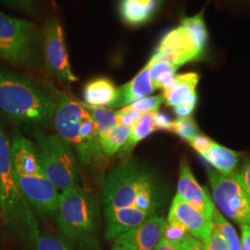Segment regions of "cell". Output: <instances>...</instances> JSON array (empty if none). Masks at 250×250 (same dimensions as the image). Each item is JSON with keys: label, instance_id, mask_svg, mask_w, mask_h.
Instances as JSON below:
<instances>
[{"label": "cell", "instance_id": "obj_1", "mask_svg": "<svg viewBox=\"0 0 250 250\" xmlns=\"http://www.w3.org/2000/svg\"><path fill=\"white\" fill-rule=\"evenodd\" d=\"M102 205L105 237L112 240L158 216L162 195L151 172L137 162L126 161L116 165L104 179Z\"/></svg>", "mask_w": 250, "mask_h": 250}, {"label": "cell", "instance_id": "obj_2", "mask_svg": "<svg viewBox=\"0 0 250 250\" xmlns=\"http://www.w3.org/2000/svg\"><path fill=\"white\" fill-rule=\"evenodd\" d=\"M13 176L21 194L31 208L43 215L56 214L59 189L45 176L35 144L21 133L10 142Z\"/></svg>", "mask_w": 250, "mask_h": 250}, {"label": "cell", "instance_id": "obj_3", "mask_svg": "<svg viewBox=\"0 0 250 250\" xmlns=\"http://www.w3.org/2000/svg\"><path fill=\"white\" fill-rule=\"evenodd\" d=\"M58 101L29 79L0 70V112L17 124L37 125L55 115Z\"/></svg>", "mask_w": 250, "mask_h": 250}, {"label": "cell", "instance_id": "obj_4", "mask_svg": "<svg viewBox=\"0 0 250 250\" xmlns=\"http://www.w3.org/2000/svg\"><path fill=\"white\" fill-rule=\"evenodd\" d=\"M57 133L70 145L83 165H94L104 160L97 125L85 104L62 96L54 115Z\"/></svg>", "mask_w": 250, "mask_h": 250}, {"label": "cell", "instance_id": "obj_5", "mask_svg": "<svg viewBox=\"0 0 250 250\" xmlns=\"http://www.w3.org/2000/svg\"><path fill=\"white\" fill-rule=\"evenodd\" d=\"M55 215L66 238L72 242H92L97 226L96 208L91 197L78 185L60 195Z\"/></svg>", "mask_w": 250, "mask_h": 250}, {"label": "cell", "instance_id": "obj_6", "mask_svg": "<svg viewBox=\"0 0 250 250\" xmlns=\"http://www.w3.org/2000/svg\"><path fill=\"white\" fill-rule=\"evenodd\" d=\"M35 146L45 176L55 188L64 191L78 185L80 174L75 154L59 134L38 133Z\"/></svg>", "mask_w": 250, "mask_h": 250}, {"label": "cell", "instance_id": "obj_7", "mask_svg": "<svg viewBox=\"0 0 250 250\" xmlns=\"http://www.w3.org/2000/svg\"><path fill=\"white\" fill-rule=\"evenodd\" d=\"M0 185L3 194L2 219L8 225L21 222L28 234L39 230L36 218L26 199L21 194L13 176L11 148L8 135L0 126Z\"/></svg>", "mask_w": 250, "mask_h": 250}, {"label": "cell", "instance_id": "obj_8", "mask_svg": "<svg viewBox=\"0 0 250 250\" xmlns=\"http://www.w3.org/2000/svg\"><path fill=\"white\" fill-rule=\"evenodd\" d=\"M215 207L220 212L238 224L250 226V192L243 184L238 172L224 175L208 169Z\"/></svg>", "mask_w": 250, "mask_h": 250}, {"label": "cell", "instance_id": "obj_9", "mask_svg": "<svg viewBox=\"0 0 250 250\" xmlns=\"http://www.w3.org/2000/svg\"><path fill=\"white\" fill-rule=\"evenodd\" d=\"M36 40V29L32 22L0 11V59L16 65L31 64Z\"/></svg>", "mask_w": 250, "mask_h": 250}, {"label": "cell", "instance_id": "obj_10", "mask_svg": "<svg viewBox=\"0 0 250 250\" xmlns=\"http://www.w3.org/2000/svg\"><path fill=\"white\" fill-rule=\"evenodd\" d=\"M153 55L170 63L178 70L187 63L204 59L206 51L198 46L188 30L180 25L170 30L161 38Z\"/></svg>", "mask_w": 250, "mask_h": 250}, {"label": "cell", "instance_id": "obj_11", "mask_svg": "<svg viewBox=\"0 0 250 250\" xmlns=\"http://www.w3.org/2000/svg\"><path fill=\"white\" fill-rule=\"evenodd\" d=\"M44 55L45 66L53 76L68 83L77 81L69 61L62 27L57 18L49 20L45 24Z\"/></svg>", "mask_w": 250, "mask_h": 250}, {"label": "cell", "instance_id": "obj_12", "mask_svg": "<svg viewBox=\"0 0 250 250\" xmlns=\"http://www.w3.org/2000/svg\"><path fill=\"white\" fill-rule=\"evenodd\" d=\"M167 221H176L183 224L188 229L189 234L203 243L204 246L208 241L213 229L211 218L188 204L178 195L171 202Z\"/></svg>", "mask_w": 250, "mask_h": 250}, {"label": "cell", "instance_id": "obj_13", "mask_svg": "<svg viewBox=\"0 0 250 250\" xmlns=\"http://www.w3.org/2000/svg\"><path fill=\"white\" fill-rule=\"evenodd\" d=\"M167 221L161 216L152 217L133 229L118 235L117 246L131 250H154L162 238Z\"/></svg>", "mask_w": 250, "mask_h": 250}, {"label": "cell", "instance_id": "obj_14", "mask_svg": "<svg viewBox=\"0 0 250 250\" xmlns=\"http://www.w3.org/2000/svg\"><path fill=\"white\" fill-rule=\"evenodd\" d=\"M177 195L197 210L212 219L214 203L208 195V189L197 183L186 160L182 161L180 166Z\"/></svg>", "mask_w": 250, "mask_h": 250}, {"label": "cell", "instance_id": "obj_15", "mask_svg": "<svg viewBox=\"0 0 250 250\" xmlns=\"http://www.w3.org/2000/svg\"><path fill=\"white\" fill-rule=\"evenodd\" d=\"M199 75L196 72L176 74L170 88L163 91L164 102L168 107H178L188 103H197V86Z\"/></svg>", "mask_w": 250, "mask_h": 250}, {"label": "cell", "instance_id": "obj_16", "mask_svg": "<svg viewBox=\"0 0 250 250\" xmlns=\"http://www.w3.org/2000/svg\"><path fill=\"white\" fill-rule=\"evenodd\" d=\"M154 91L149 66L146 64L132 80L118 88V98L112 108L129 106L139 99L148 97Z\"/></svg>", "mask_w": 250, "mask_h": 250}, {"label": "cell", "instance_id": "obj_17", "mask_svg": "<svg viewBox=\"0 0 250 250\" xmlns=\"http://www.w3.org/2000/svg\"><path fill=\"white\" fill-rule=\"evenodd\" d=\"M162 0H121V18L130 26H139L148 22L161 8Z\"/></svg>", "mask_w": 250, "mask_h": 250}, {"label": "cell", "instance_id": "obj_18", "mask_svg": "<svg viewBox=\"0 0 250 250\" xmlns=\"http://www.w3.org/2000/svg\"><path fill=\"white\" fill-rule=\"evenodd\" d=\"M83 98L91 107L112 108L118 98V88L114 83L106 77H99L85 83Z\"/></svg>", "mask_w": 250, "mask_h": 250}, {"label": "cell", "instance_id": "obj_19", "mask_svg": "<svg viewBox=\"0 0 250 250\" xmlns=\"http://www.w3.org/2000/svg\"><path fill=\"white\" fill-rule=\"evenodd\" d=\"M202 157L220 173H223L224 175H231L236 173L241 159V154L213 142L209 150Z\"/></svg>", "mask_w": 250, "mask_h": 250}, {"label": "cell", "instance_id": "obj_20", "mask_svg": "<svg viewBox=\"0 0 250 250\" xmlns=\"http://www.w3.org/2000/svg\"><path fill=\"white\" fill-rule=\"evenodd\" d=\"M155 114L156 112L144 113L131 127V133L129 134V137L125 146L119 151L121 158H126V156H129L137 144L147 137L153 132L157 131L155 124Z\"/></svg>", "mask_w": 250, "mask_h": 250}, {"label": "cell", "instance_id": "obj_21", "mask_svg": "<svg viewBox=\"0 0 250 250\" xmlns=\"http://www.w3.org/2000/svg\"><path fill=\"white\" fill-rule=\"evenodd\" d=\"M149 73L155 90L168 89L174 83L177 69L160 58L153 55L149 62Z\"/></svg>", "mask_w": 250, "mask_h": 250}, {"label": "cell", "instance_id": "obj_22", "mask_svg": "<svg viewBox=\"0 0 250 250\" xmlns=\"http://www.w3.org/2000/svg\"><path fill=\"white\" fill-rule=\"evenodd\" d=\"M130 133L131 127L118 125L110 132L101 136L99 143L104 155L111 157L120 151L126 143Z\"/></svg>", "mask_w": 250, "mask_h": 250}, {"label": "cell", "instance_id": "obj_23", "mask_svg": "<svg viewBox=\"0 0 250 250\" xmlns=\"http://www.w3.org/2000/svg\"><path fill=\"white\" fill-rule=\"evenodd\" d=\"M181 25L185 27L190 35L193 36L198 46L207 52L208 34L206 26L203 10L193 17H184L182 19Z\"/></svg>", "mask_w": 250, "mask_h": 250}, {"label": "cell", "instance_id": "obj_24", "mask_svg": "<svg viewBox=\"0 0 250 250\" xmlns=\"http://www.w3.org/2000/svg\"><path fill=\"white\" fill-rule=\"evenodd\" d=\"M212 223L213 227L216 228L217 231L224 237L229 250H243L241 241L239 240L234 228L232 227V224H229L226 221L224 215L219 211V209L216 207L212 213Z\"/></svg>", "mask_w": 250, "mask_h": 250}, {"label": "cell", "instance_id": "obj_25", "mask_svg": "<svg viewBox=\"0 0 250 250\" xmlns=\"http://www.w3.org/2000/svg\"><path fill=\"white\" fill-rule=\"evenodd\" d=\"M95 124L97 125L99 138L110 132L118 125L116 114L111 108L104 107H91L85 104Z\"/></svg>", "mask_w": 250, "mask_h": 250}, {"label": "cell", "instance_id": "obj_26", "mask_svg": "<svg viewBox=\"0 0 250 250\" xmlns=\"http://www.w3.org/2000/svg\"><path fill=\"white\" fill-rule=\"evenodd\" d=\"M29 237L34 243L35 250H74L67 242L55 236L43 234L40 230L29 235Z\"/></svg>", "mask_w": 250, "mask_h": 250}, {"label": "cell", "instance_id": "obj_27", "mask_svg": "<svg viewBox=\"0 0 250 250\" xmlns=\"http://www.w3.org/2000/svg\"><path fill=\"white\" fill-rule=\"evenodd\" d=\"M169 132L177 134L178 136L189 142L198 134V128L193 118L190 116L185 117L177 118L176 120L172 121Z\"/></svg>", "mask_w": 250, "mask_h": 250}, {"label": "cell", "instance_id": "obj_28", "mask_svg": "<svg viewBox=\"0 0 250 250\" xmlns=\"http://www.w3.org/2000/svg\"><path fill=\"white\" fill-rule=\"evenodd\" d=\"M163 102H164V97L162 94V95L146 97V98L139 99L127 107H130L134 111L144 114L148 112H158Z\"/></svg>", "mask_w": 250, "mask_h": 250}, {"label": "cell", "instance_id": "obj_29", "mask_svg": "<svg viewBox=\"0 0 250 250\" xmlns=\"http://www.w3.org/2000/svg\"><path fill=\"white\" fill-rule=\"evenodd\" d=\"M189 234L188 229L176 221H167L162 238L171 243H182Z\"/></svg>", "mask_w": 250, "mask_h": 250}, {"label": "cell", "instance_id": "obj_30", "mask_svg": "<svg viewBox=\"0 0 250 250\" xmlns=\"http://www.w3.org/2000/svg\"><path fill=\"white\" fill-rule=\"evenodd\" d=\"M115 114H116L118 125H125L128 127H132L135 124V122L142 115L141 113L134 111L127 106L116 111Z\"/></svg>", "mask_w": 250, "mask_h": 250}, {"label": "cell", "instance_id": "obj_31", "mask_svg": "<svg viewBox=\"0 0 250 250\" xmlns=\"http://www.w3.org/2000/svg\"><path fill=\"white\" fill-rule=\"evenodd\" d=\"M214 141L209 139L208 136L203 134H197L192 140H190L188 143L191 145V146L201 156H203L209 150L211 145Z\"/></svg>", "mask_w": 250, "mask_h": 250}, {"label": "cell", "instance_id": "obj_32", "mask_svg": "<svg viewBox=\"0 0 250 250\" xmlns=\"http://www.w3.org/2000/svg\"><path fill=\"white\" fill-rule=\"evenodd\" d=\"M207 250H229L226 242L222 236V234L213 227L210 233L209 239L205 245Z\"/></svg>", "mask_w": 250, "mask_h": 250}, {"label": "cell", "instance_id": "obj_33", "mask_svg": "<svg viewBox=\"0 0 250 250\" xmlns=\"http://www.w3.org/2000/svg\"><path fill=\"white\" fill-rule=\"evenodd\" d=\"M0 4L23 11H31L34 8V0H0Z\"/></svg>", "mask_w": 250, "mask_h": 250}, {"label": "cell", "instance_id": "obj_34", "mask_svg": "<svg viewBox=\"0 0 250 250\" xmlns=\"http://www.w3.org/2000/svg\"><path fill=\"white\" fill-rule=\"evenodd\" d=\"M181 247L182 250H207L204 244L191 236V234H188L186 236V238L181 243Z\"/></svg>", "mask_w": 250, "mask_h": 250}, {"label": "cell", "instance_id": "obj_35", "mask_svg": "<svg viewBox=\"0 0 250 250\" xmlns=\"http://www.w3.org/2000/svg\"><path fill=\"white\" fill-rule=\"evenodd\" d=\"M171 120L170 117L166 115L165 113L162 112H156L155 114V124L157 130H166L169 131L170 130V124H171Z\"/></svg>", "mask_w": 250, "mask_h": 250}, {"label": "cell", "instance_id": "obj_36", "mask_svg": "<svg viewBox=\"0 0 250 250\" xmlns=\"http://www.w3.org/2000/svg\"><path fill=\"white\" fill-rule=\"evenodd\" d=\"M238 175L241 179L243 184L250 190V159L245 161L241 169L238 171Z\"/></svg>", "mask_w": 250, "mask_h": 250}, {"label": "cell", "instance_id": "obj_37", "mask_svg": "<svg viewBox=\"0 0 250 250\" xmlns=\"http://www.w3.org/2000/svg\"><path fill=\"white\" fill-rule=\"evenodd\" d=\"M196 105H197V103H188V104H184V105H181L178 107H173V110L178 118L189 117L194 111Z\"/></svg>", "mask_w": 250, "mask_h": 250}, {"label": "cell", "instance_id": "obj_38", "mask_svg": "<svg viewBox=\"0 0 250 250\" xmlns=\"http://www.w3.org/2000/svg\"><path fill=\"white\" fill-rule=\"evenodd\" d=\"M240 228L242 231V250H250V226L241 224Z\"/></svg>", "mask_w": 250, "mask_h": 250}, {"label": "cell", "instance_id": "obj_39", "mask_svg": "<svg viewBox=\"0 0 250 250\" xmlns=\"http://www.w3.org/2000/svg\"><path fill=\"white\" fill-rule=\"evenodd\" d=\"M154 250H182L181 243H171L161 238V241Z\"/></svg>", "mask_w": 250, "mask_h": 250}, {"label": "cell", "instance_id": "obj_40", "mask_svg": "<svg viewBox=\"0 0 250 250\" xmlns=\"http://www.w3.org/2000/svg\"><path fill=\"white\" fill-rule=\"evenodd\" d=\"M2 209H3V194H2L1 185H0V213H2Z\"/></svg>", "mask_w": 250, "mask_h": 250}, {"label": "cell", "instance_id": "obj_41", "mask_svg": "<svg viewBox=\"0 0 250 250\" xmlns=\"http://www.w3.org/2000/svg\"><path fill=\"white\" fill-rule=\"evenodd\" d=\"M111 250H128V249H126V248H124V247H121V246H115L113 249Z\"/></svg>", "mask_w": 250, "mask_h": 250}]
</instances>
